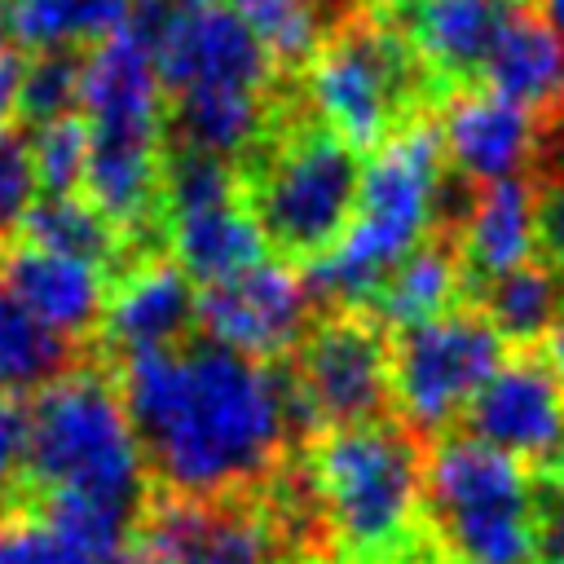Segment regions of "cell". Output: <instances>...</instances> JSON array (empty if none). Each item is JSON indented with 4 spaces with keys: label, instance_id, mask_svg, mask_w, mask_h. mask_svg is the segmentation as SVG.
I'll return each mask as SVG.
<instances>
[{
    "label": "cell",
    "instance_id": "cell-1",
    "mask_svg": "<svg viewBox=\"0 0 564 564\" xmlns=\"http://www.w3.org/2000/svg\"><path fill=\"white\" fill-rule=\"evenodd\" d=\"M115 383L154 494H256L304 432L282 361H251L203 335L119 361Z\"/></svg>",
    "mask_w": 564,
    "mask_h": 564
},
{
    "label": "cell",
    "instance_id": "cell-2",
    "mask_svg": "<svg viewBox=\"0 0 564 564\" xmlns=\"http://www.w3.org/2000/svg\"><path fill=\"white\" fill-rule=\"evenodd\" d=\"M361 150L322 128L295 88H282L264 141L238 163V203L282 264H317L352 225Z\"/></svg>",
    "mask_w": 564,
    "mask_h": 564
},
{
    "label": "cell",
    "instance_id": "cell-3",
    "mask_svg": "<svg viewBox=\"0 0 564 564\" xmlns=\"http://www.w3.org/2000/svg\"><path fill=\"white\" fill-rule=\"evenodd\" d=\"M322 533L357 564H397L423 524V449L397 419L322 432L300 458Z\"/></svg>",
    "mask_w": 564,
    "mask_h": 564
},
{
    "label": "cell",
    "instance_id": "cell-4",
    "mask_svg": "<svg viewBox=\"0 0 564 564\" xmlns=\"http://www.w3.org/2000/svg\"><path fill=\"white\" fill-rule=\"evenodd\" d=\"M9 494H84L132 516L145 511L154 489L115 383V366L101 352L66 379L40 388L26 405V463Z\"/></svg>",
    "mask_w": 564,
    "mask_h": 564
},
{
    "label": "cell",
    "instance_id": "cell-5",
    "mask_svg": "<svg viewBox=\"0 0 564 564\" xmlns=\"http://www.w3.org/2000/svg\"><path fill=\"white\" fill-rule=\"evenodd\" d=\"M445 159L436 123L419 119L375 150L361 167V194L348 234L304 269V282L326 308H366L379 282L436 229L445 203Z\"/></svg>",
    "mask_w": 564,
    "mask_h": 564
},
{
    "label": "cell",
    "instance_id": "cell-6",
    "mask_svg": "<svg viewBox=\"0 0 564 564\" xmlns=\"http://www.w3.org/2000/svg\"><path fill=\"white\" fill-rule=\"evenodd\" d=\"M304 110L352 150H379L441 101L392 13L357 9L326 31L295 84Z\"/></svg>",
    "mask_w": 564,
    "mask_h": 564
},
{
    "label": "cell",
    "instance_id": "cell-7",
    "mask_svg": "<svg viewBox=\"0 0 564 564\" xmlns=\"http://www.w3.org/2000/svg\"><path fill=\"white\" fill-rule=\"evenodd\" d=\"M423 524L458 564L538 560V480L524 463L454 432L423 463Z\"/></svg>",
    "mask_w": 564,
    "mask_h": 564
},
{
    "label": "cell",
    "instance_id": "cell-8",
    "mask_svg": "<svg viewBox=\"0 0 564 564\" xmlns=\"http://www.w3.org/2000/svg\"><path fill=\"white\" fill-rule=\"evenodd\" d=\"M507 361L494 322L471 304H454L419 326L388 335V397L397 423L414 436H441L463 423L476 392Z\"/></svg>",
    "mask_w": 564,
    "mask_h": 564
},
{
    "label": "cell",
    "instance_id": "cell-9",
    "mask_svg": "<svg viewBox=\"0 0 564 564\" xmlns=\"http://www.w3.org/2000/svg\"><path fill=\"white\" fill-rule=\"evenodd\" d=\"M300 427L335 432L383 419L388 397V330L366 308H326L304 339L282 357Z\"/></svg>",
    "mask_w": 564,
    "mask_h": 564
},
{
    "label": "cell",
    "instance_id": "cell-10",
    "mask_svg": "<svg viewBox=\"0 0 564 564\" xmlns=\"http://www.w3.org/2000/svg\"><path fill=\"white\" fill-rule=\"evenodd\" d=\"M128 564H291V555L260 489L229 498L150 494L128 542Z\"/></svg>",
    "mask_w": 564,
    "mask_h": 564
},
{
    "label": "cell",
    "instance_id": "cell-11",
    "mask_svg": "<svg viewBox=\"0 0 564 564\" xmlns=\"http://www.w3.org/2000/svg\"><path fill=\"white\" fill-rule=\"evenodd\" d=\"M463 427L524 467H555L564 454V375L542 348H520L476 392Z\"/></svg>",
    "mask_w": 564,
    "mask_h": 564
},
{
    "label": "cell",
    "instance_id": "cell-12",
    "mask_svg": "<svg viewBox=\"0 0 564 564\" xmlns=\"http://www.w3.org/2000/svg\"><path fill=\"white\" fill-rule=\"evenodd\" d=\"M313 291L295 264L264 260L198 295V335L251 361H282L313 326Z\"/></svg>",
    "mask_w": 564,
    "mask_h": 564
},
{
    "label": "cell",
    "instance_id": "cell-13",
    "mask_svg": "<svg viewBox=\"0 0 564 564\" xmlns=\"http://www.w3.org/2000/svg\"><path fill=\"white\" fill-rule=\"evenodd\" d=\"M154 70L163 101L185 93H278V62L229 4L181 9L154 48Z\"/></svg>",
    "mask_w": 564,
    "mask_h": 564
},
{
    "label": "cell",
    "instance_id": "cell-14",
    "mask_svg": "<svg viewBox=\"0 0 564 564\" xmlns=\"http://www.w3.org/2000/svg\"><path fill=\"white\" fill-rule=\"evenodd\" d=\"M194 330H198L194 282L167 256H154L110 282L106 308L97 322V352L119 366L141 352L185 348Z\"/></svg>",
    "mask_w": 564,
    "mask_h": 564
},
{
    "label": "cell",
    "instance_id": "cell-15",
    "mask_svg": "<svg viewBox=\"0 0 564 564\" xmlns=\"http://www.w3.org/2000/svg\"><path fill=\"white\" fill-rule=\"evenodd\" d=\"M445 172L463 185H494L538 167V119L489 88H458L436 101Z\"/></svg>",
    "mask_w": 564,
    "mask_h": 564
},
{
    "label": "cell",
    "instance_id": "cell-16",
    "mask_svg": "<svg viewBox=\"0 0 564 564\" xmlns=\"http://www.w3.org/2000/svg\"><path fill=\"white\" fill-rule=\"evenodd\" d=\"M0 291L22 313H31L40 326L88 344V335L101 322L110 282L101 269H93L84 260L57 256L26 238H9L0 247Z\"/></svg>",
    "mask_w": 564,
    "mask_h": 564
},
{
    "label": "cell",
    "instance_id": "cell-17",
    "mask_svg": "<svg viewBox=\"0 0 564 564\" xmlns=\"http://www.w3.org/2000/svg\"><path fill=\"white\" fill-rule=\"evenodd\" d=\"M516 4L520 0H405L392 18L445 97L480 79L485 57Z\"/></svg>",
    "mask_w": 564,
    "mask_h": 564
},
{
    "label": "cell",
    "instance_id": "cell-18",
    "mask_svg": "<svg viewBox=\"0 0 564 564\" xmlns=\"http://www.w3.org/2000/svg\"><path fill=\"white\" fill-rule=\"evenodd\" d=\"M467 291L529 264L538 256V185L533 172L480 185L449 225Z\"/></svg>",
    "mask_w": 564,
    "mask_h": 564
},
{
    "label": "cell",
    "instance_id": "cell-19",
    "mask_svg": "<svg viewBox=\"0 0 564 564\" xmlns=\"http://www.w3.org/2000/svg\"><path fill=\"white\" fill-rule=\"evenodd\" d=\"M480 79L494 97L529 110L533 119H555L564 110V40L529 0H520L502 22Z\"/></svg>",
    "mask_w": 564,
    "mask_h": 564
},
{
    "label": "cell",
    "instance_id": "cell-20",
    "mask_svg": "<svg viewBox=\"0 0 564 564\" xmlns=\"http://www.w3.org/2000/svg\"><path fill=\"white\" fill-rule=\"evenodd\" d=\"M79 115L84 123H163V84L154 57L128 31H115L84 53Z\"/></svg>",
    "mask_w": 564,
    "mask_h": 564
},
{
    "label": "cell",
    "instance_id": "cell-21",
    "mask_svg": "<svg viewBox=\"0 0 564 564\" xmlns=\"http://www.w3.org/2000/svg\"><path fill=\"white\" fill-rule=\"evenodd\" d=\"M463 300H467V273H463L454 234L436 229L379 282L366 313L392 335V330L419 326V322H427V317H436Z\"/></svg>",
    "mask_w": 564,
    "mask_h": 564
},
{
    "label": "cell",
    "instance_id": "cell-22",
    "mask_svg": "<svg viewBox=\"0 0 564 564\" xmlns=\"http://www.w3.org/2000/svg\"><path fill=\"white\" fill-rule=\"evenodd\" d=\"M167 251L172 264L194 282V286H220L256 264H264V238L256 229V220L247 216V207L220 203V207H203V212H185L167 220Z\"/></svg>",
    "mask_w": 564,
    "mask_h": 564
},
{
    "label": "cell",
    "instance_id": "cell-23",
    "mask_svg": "<svg viewBox=\"0 0 564 564\" xmlns=\"http://www.w3.org/2000/svg\"><path fill=\"white\" fill-rule=\"evenodd\" d=\"M18 238H26L35 247H48L57 256L84 260V264L101 269L106 282H115L119 273L141 264V256L128 242V234L106 212H97L84 194H44V198H35V207L26 212Z\"/></svg>",
    "mask_w": 564,
    "mask_h": 564
},
{
    "label": "cell",
    "instance_id": "cell-24",
    "mask_svg": "<svg viewBox=\"0 0 564 564\" xmlns=\"http://www.w3.org/2000/svg\"><path fill=\"white\" fill-rule=\"evenodd\" d=\"M467 300L494 322L502 344L542 348L564 326V269L533 256L529 264L471 286Z\"/></svg>",
    "mask_w": 564,
    "mask_h": 564
},
{
    "label": "cell",
    "instance_id": "cell-25",
    "mask_svg": "<svg viewBox=\"0 0 564 564\" xmlns=\"http://www.w3.org/2000/svg\"><path fill=\"white\" fill-rule=\"evenodd\" d=\"M132 0H13L4 31L9 44L48 53V48H93L123 31Z\"/></svg>",
    "mask_w": 564,
    "mask_h": 564
},
{
    "label": "cell",
    "instance_id": "cell-26",
    "mask_svg": "<svg viewBox=\"0 0 564 564\" xmlns=\"http://www.w3.org/2000/svg\"><path fill=\"white\" fill-rule=\"evenodd\" d=\"M229 9L251 26V35L269 48L278 70L300 75L317 53L330 26L357 13V0H229Z\"/></svg>",
    "mask_w": 564,
    "mask_h": 564
},
{
    "label": "cell",
    "instance_id": "cell-27",
    "mask_svg": "<svg viewBox=\"0 0 564 564\" xmlns=\"http://www.w3.org/2000/svg\"><path fill=\"white\" fill-rule=\"evenodd\" d=\"M97 352V348H93ZM88 344L66 339L22 313L9 295L0 300V388L9 392H40L70 370L88 366Z\"/></svg>",
    "mask_w": 564,
    "mask_h": 564
},
{
    "label": "cell",
    "instance_id": "cell-28",
    "mask_svg": "<svg viewBox=\"0 0 564 564\" xmlns=\"http://www.w3.org/2000/svg\"><path fill=\"white\" fill-rule=\"evenodd\" d=\"M159 198H163V220L185 216V212L234 203L238 198V167L225 163V159H216V154H207V150L163 141Z\"/></svg>",
    "mask_w": 564,
    "mask_h": 564
},
{
    "label": "cell",
    "instance_id": "cell-29",
    "mask_svg": "<svg viewBox=\"0 0 564 564\" xmlns=\"http://www.w3.org/2000/svg\"><path fill=\"white\" fill-rule=\"evenodd\" d=\"M84 53L88 48H48V53L26 57L22 88H18V123L22 128H44V123L79 110Z\"/></svg>",
    "mask_w": 564,
    "mask_h": 564
},
{
    "label": "cell",
    "instance_id": "cell-30",
    "mask_svg": "<svg viewBox=\"0 0 564 564\" xmlns=\"http://www.w3.org/2000/svg\"><path fill=\"white\" fill-rule=\"evenodd\" d=\"M35 181L44 194H79L88 167V123L84 115H62L44 128H31Z\"/></svg>",
    "mask_w": 564,
    "mask_h": 564
},
{
    "label": "cell",
    "instance_id": "cell-31",
    "mask_svg": "<svg viewBox=\"0 0 564 564\" xmlns=\"http://www.w3.org/2000/svg\"><path fill=\"white\" fill-rule=\"evenodd\" d=\"M35 198H40V181L31 159V132L22 123H9L0 128V242L18 238Z\"/></svg>",
    "mask_w": 564,
    "mask_h": 564
},
{
    "label": "cell",
    "instance_id": "cell-32",
    "mask_svg": "<svg viewBox=\"0 0 564 564\" xmlns=\"http://www.w3.org/2000/svg\"><path fill=\"white\" fill-rule=\"evenodd\" d=\"M533 185H538V247H542V260L564 269V154L555 159V167L542 181L533 172Z\"/></svg>",
    "mask_w": 564,
    "mask_h": 564
},
{
    "label": "cell",
    "instance_id": "cell-33",
    "mask_svg": "<svg viewBox=\"0 0 564 564\" xmlns=\"http://www.w3.org/2000/svg\"><path fill=\"white\" fill-rule=\"evenodd\" d=\"M26 463V405L18 397H0V502L18 485Z\"/></svg>",
    "mask_w": 564,
    "mask_h": 564
},
{
    "label": "cell",
    "instance_id": "cell-34",
    "mask_svg": "<svg viewBox=\"0 0 564 564\" xmlns=\"http://www.w3.org/2000/svg\"><path fill=\"white\" fill-rule=\"evenodd\" d=\"M564 551V467L538 485V560Z\"/></svg>",
    "mask_w": 564,
    "mask_h": 564
},
{
    "label": "cell",
    "instance_id": "cell-35",
    "mask_svg": "<svg viewBox=\"0 0 564 564\" xmlns=\"http://www.w3.org/2000/svg\"><path fill=\"white\" fill-rule=\"evenodd\" d=\"M22 70H26V53L9 40H0V128H9L18 119V88H22Z\"/></svg>",
    "mask_w": 564,
    "mask_h": 564
},
{
    "label": "cell",
    "instance_id": "cell-36",
    "mask_svg": "<svg viewBox=\"0 0 564 564\" xmlns=\"http://www.w3.org/2000/svg\"><path fill=\"white\" fill-rule=\"evenodd\" d=\"M533 9H538V13L551 22V31L564 40V0H533Z\"/></svg>",
    "mask_w": 564,
    "mask_h": 564
},
{
    "label": "cell",
    "instance_id": "cell-37",
    "mask_svg": "<svg viewBox=\"0 0 564 564\" xmlns=\"http://www.w3.org/2000/svg\"><path fill=\"white\" fill-rule=\"evenodd\" d=\"M361 9H375V13H397L405 0H357Z\"/></svg>",
    "mask_w": 564,
    "mask_h": 564
},
{
    "label": "cell",
    "instance_id": "cell-38",
    "mask_svg": "<svg viewBox=\"0 0 564 564\" xmlns=\"http://www.w3.org/2000/svg\"><path fill=\"white\" fill-rule=\"evenodd\" d=\"M181 9H207V4H216V0H176Z\"/></svg>",
    "mask_w": 564,
    "mask_h": 564
},
{
    "label": "cell",
    "instance_id": "cell-39",
    "mask_svg": "<svg viewBox=\"0 0 564 564\" xmlns=\"http://www.w3.org/2000/svg\"><path fill=\"white\" fill-rule=\"evenodd\" d=\"M9 4H13V0H0V26H4V18H9Z\"/></svg>",
    "mask_w": 564,
    "mask_h": 564
},
{
    "label": "cell",
    "instance_id": "cell-40",
    "mask_svg": "<svg viewBox=\"0 0 564 564\" xmlns=\"http://www.w3.org/2000/svg\"><path fill=\"white\" fill-rule=\"evenodd\" d=\"M542 564H564V551H555V555H546Z\"/></svg>",
    "mask_w": 564,
    "mask_h": 564
},
{
    "label": "cell",
    "instance_id": "cell-41",
    "mask_svg": "<svg viewBox=\"0 0 564 564\" xmlns=\"http://www.w3.org/2000/svg\"><path fill=\"white\" fill-rule=\"evenodd\" d=\"M555 132H560V141H564V110L555 115Z\"/></svg>",
    "mask_w": 564,
    "mask_h": 564
},
{
    "label": "cell",
    "instance_id": "cell-42",
    "mask_svg": "<svg viewBox=\"0 0 564 564\" xmlns=\"http://www.w3.org/2000/svg\"><path fill=\"white\" fill-rule=\"evenodd\" d=\"M397 564H423V560H410V555H405V560H397Z\"/></svg>",
    "mask_w": 564,
    "mask_h": 564
}]
</instances>
